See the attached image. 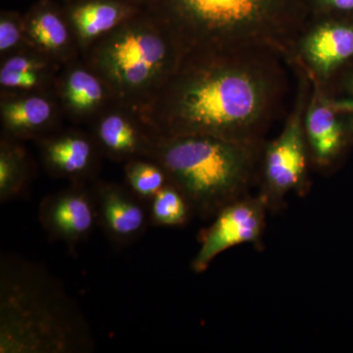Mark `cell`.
<instances>
[{"label":"cell","mask_w":353,"mask_h":353,"mask_svg":"<svg viewBox=\"0 0 353 353\" xmlns=\"http://www.w3.org/2000/svg\"><path fill=\"white\" fill-rule=\"evenodd\" d=\"M31 176L28 154L16 139L3 137L0 143V201L19 196Z\"/></svg>","instance_id":"18"},{"label":"cell","mask_w":353,"mask_h":353,"mask_svg":"<svg viewBox=\"0 0 353 353\" xmlns=\"http://www.w3.org/2000/svg\"><path fill=\"white\" fill-rule=\"evenodd\" d=\"M311 16L353 19V0H311Z\"/></svg>","instance_id":"25"},{"label":"cell","mask_w":353,"mask_h":353,"mask_svg":"<svg viewBox=\"0 0 353 353\" xmlns=\"http://www.w3.org/2000/svg\"><path fill=\"white\" fill-rule=\"evenodd\" d=\"M92 192L97 225L113 245L129 246L145 234L150 225L148 202L116 183L97 182Z\"/></svg>","instance_id":"11"},{"label":"cell","mask_w":353,"mask_h":353,"mask_svg":"<svg viewBox=\"0 0 353 353\" xmlns=\"http://www.w3.org/2000/svg\"><path fill=\"white\" fill-rule=\"evenodd\" d=\"M304 130L311 165L317 170L334 169L353 145V130L347 118L332 108L313 85Z\"/></svg>","instance_id":"10"},{"label":"cell","mask_w":353,"mask_h":353,"mask_svg":"<svg viewBox=\"0 0 353 353\" xmlns=\"http://www.w3.org/2000/svg\"><path fill=\"white\" fill-rule=\"evenodd\" d=\"M288 64L301 67L316 88L327 92L353 67V19L311 16Z\"/></svg>","instance_id":"7"},{"label":"cell","mask_w":353,"mask_h":353,"mask_svg":"<svg viewBox=\"0 0 353 353\" xmlns=\"http://www.w3.org/2000/svg\"><path fill=\"white\" fill-rule=\"evenodd\" d=\"M60 65L61 64L46 57L43 53L32 48H28V50L18 51L2 57L0 70L11 72L55 73Z\"/></svg>","instance_id":"22"},{"label":"cell","mask_w":353,"mask_h":353,"mask_svg":"<svg viewBox=\"0 0 353 353\" xmlns=\"http://www.w3.org/2000/svg\"><path fill=\"white\" fill-rule=\"evenodd\" d=\"M157 137L136 110L120 104L113 103L94 119L95 143L115 162L150 159Z\"/></svg>","instance_id":"12"},{"label":"cell","mask_w":353,"mask_h":353,"mask_svg":"<svg viewBox=\"0 0 353 353\" xmlns=\"http://www.w3.org/2000/svg\"><path fill=\"white\" fill-rule=\"evenodd\" d=\"M41 160L48 173L72 183L92 180L101 152L94 137L80 132H66L39 141Z\"/></svg>","instance_id":"13"},{"label":"cell","mask_w":353,"mask_h":353,"mask_svg":"<svg viewBox=\"0 0 353 353\" xmlns=\"http://www.w3.org/2000/svg\"><path fill=\"white\" fill-rule=\"evenodd\" d=\"M145 10L170 30L183 55L266 48L289 63L311 0H157Z\"/></svg>","instance_id":"2"},{"label":"cell","mask_w":353,"mask_h":353,"mask_svg":"<svg viewBox=\"0 0 353 353\" xmlns=\"http://www.w3.org/2000/svg\"><path fill=\"white\" fill-rule=\"evenodd\" d=\"M115 103L139 110L178 69L183 51L170 30L146 10L132 16L83 51Z\"/></svg>","instance_id":"5"},{"label":"cell","mask_w":353,"mask_h":353,"mask_svg":"<svg viewBox=\"0 0 353 353\" xmlns=\"http://www.w3.org/2000/svg\"><path fill=\"white\" fill-rule=\"evenodd\" d=\"M150 225L158 227H183L192 216L185 196L169 183L148 201Z\"/></svg>","instance_id":"19"},{"label":"cell","mask_w":353,"mask_h":353,"mask_svg":"<svg viewBox=\"0 0 353 353\" xmlns=\"http://www.w3.org/2000/svg\"><path fill=\"white\" fill-rule=\"evenodd\" d=\"M296 75V94L292 110L277 138L265 143L262 152L259 183V196L270 211L283 208L285 197L292 192L305 196L310 188L309 157L304 116L312 83L307 74L292 65Z\"/></svg>","instance_id":"6"},{"label":"cell","mask_w":353,"mask_h":353,"mask_svg":"<svg viewBox=\"0 0 353 353\" xmlns=\"http://www.w3.org/2000/svg\"><path fill=\"white\" fill-rule=\"evenodd\" d=\"M39 218L51 240L62 241L77 254L79 245L90 238L97 225L92 189L85 183H72L44 197L39 204Z\"/></svg>","instance_id":"9"},{"label":"cell","mask_w":353,"mask_h":353,"mask_svg":"<svg viewBox=\"0 0 353 353\" xmlns=\"http://www.w3.org/2000/svg\"><path fill=\"white\" fill-rule=\"evenodd\" d=\"M25 30L32 50L59 64L73 62L78 41L65 8L52 0H39L24 15Z\"/></svg>","instance_id":"14"},{"label":"cell","mask_w":353,"mask_h":353,"mask_svg":"<svg viewBox=\"0 0 353 353\" xmlns=\"http://www.w3.org/2000/svg\"><path fill=\"white\" fill-rule=\"evenodd\" d=\"M90 324L59 280L19 255L0 260V353H88Z\"/></svg>","instance_id":"3"},{"label":"cell","mask_w":353,"mask_h":353,"mask_svg":"<svg viewBox=\"0 0 353 353\" xmlns=\"http://www.w3.org/2000/svg\"><path fill=\"white\" fill-rule=\"evenodd\" d=\"M320 92L332 108L347 118L353 130V67L330 90Z\"/></svg>","instance_id":"24"},{"label":"cell","mask_w":353,"mask_h":353,"mask_svg":"<svg viewBox=\"0 0 353 353\" xmlns=\"http://www.w3.org/2000/svg\"><path fill=\"white\" fill-rule=\"evenodd\" d=\"M124 171L127 187L148 203L169 183L164 169L148 158L130 160L125 164Z\"/></svg>","instance_id":"20"},{"label":"cell","mask_w":353,"mask_h":353,"mask_svg":"<svg viewBox=\"0 0 353 353\" xmlns=\"http://www.w3.org/2000/svg\"><path fill=\"white\" fill-rule=\"evenodd\" d=\"M54 73L46 72H11L0 70L2 92H44Z\"/></svg>","instance_id":"23"},{"label":"cell","mask_w":353,"mask_h":353,"mask_svg":"<svg viewBox=\"0 0 353 353\" xmlns=\"http://www.w3.org/2000/svg\"><path fill=\"white\" fill-rule=\"evenodd\" d=\"M265 143L205 134L157 137L150 159L185 196L192 215L210 219L259 183Z\"/></svg>","instance_id":"4"},{"label":"cell","mask_w":353,"mask_h":353,"mask_svg":"<svg viewBox=\"0 0 353 353\" xmlns=\"http://www.w3.org/2000/svg\"><path fill=\"white\" fill-rule=\"evenodd\" d=\"M65 10L83 51L143 9L130 0H83L66 4Z\"/></svg>","instance_id":"17"},{"label":"cell","mask_w":353,"mask_h":353,"mask_svg":"<svg viewBox=\"0 0 353 353\" xmlns=\"http://www.w3.org/2000/svg\"><path fill=\"white\" fill-rule=\"evenodd\" d=\"M0 118L6 137L23 141L50 131L57 119V104L44 92H2Z\"/></svg>","instance_id":"15"},{"label":"cell","mask_w":353,"mask_h":353,"mask_svg":"<svg viewBox=\"0 0 353 353\" xmlns=\"http://www.w3.org/2000/svg\"><path fill=\"white\" fill-rule=\"evenodd\" d=\"M130 1L141 7L143 10H145L146 8H148V7L152 6L153 3H155L157 0H130Z\"/></svg>","instance_id":"26"},{"label":"cell","mask_w":353,"mask_h":353,"mask_svg":"<svg viewBox=\"0 0 353 353\" xmlns=\"http://www.w3.org/2000/svg\"><path fill=\"white\" fill-rule=\"evenodd\" d=\"M284 62L266 48L188 53L158 94L136 111L157 137L265 141L288 92Z\"/></svg>","instance_id":"1"},{"label":"cell","mask_w":353,"mask_h":353,"mask_svg":"<svg viewBox=\"0 0 353 353\" xmlns=\"http://www.w3.org/2000/svg\"><path fill=\"white\" fill-rule=\"evenodd\" d=\"M83 1V0H66V4L73 3V2Z\"/></svg>","instance_id":"27"},{"label":"cell","mask_w":353,"mask_h":353,"mask_svg":"<svg viewBox=\"0 0 353 353\" xmlns=\"http://www.w3.org/2000/svg\"><path fill=\"white\" fill-rule=\"evenodd\" d=\"M32 48L25 30L24 15L16 11L0 14V53L1 57Z\"/></svg>","instance_id":"21"},{"label":"cell","mask_w":353,"mask_h":353,"mask_svg":"<svg viewBox=\"0 0 353 353\" xmlns=\"http://www.w3.org/2000/svg\"><path fill=\"white\" fill-rule=\"evenodd\" d=\"M58 82L62 108L74 121L94 120L115 103L108 83L87 64L70 63Z\"/></svg>","instance_id":"16"},{"label":"cell","mask_w":353,"mask_h":353,"mask_svg":"<svg viewBox=\"0 0 353 353\" xmlns=\"http://www.w3.org/2000/svg\"><path fill=\"white\" fill-rule=\"evenodd\" d=\"M267 211L268 206L259 194H248L221 209L212 225L201 234V248L192 261V270L203 273L218 255L234 246L252 243L260 248Z\"/></svg>","instance_id":"8"}]
</instances>
